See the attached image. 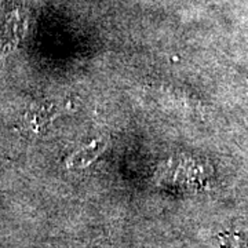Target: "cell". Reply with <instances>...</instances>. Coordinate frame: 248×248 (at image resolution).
Masks as SVG:
<instances>
[{
    "label": "cell",
    "mask_w": 248,
    "mask_h": 248,
    "mask_svg": "<svg viewBox=\"0 0 248 248\" xmlns=\"http://www.w3.org/2000/svg\"><path fill=\"white\" fill-rule=\"evenodd\" d=\"M105 149H107V143L104 142V140H94L84 148L72 153L66 160V164L71 169H84L93 164L105 152Z\"/></svg>",
    "instance_id": "1"
},
{
    "label": "cell",
    "mask_w": 248,
    "mask_h": 248,
    "mask_svg": "<svg viewBox=\"0 0 248 248\" xmlns=\"http://www.w3.org/2000/svg\"><path fill=\"white\" fill-rule=\"evenodd\" d=\"M221 248H246L244 243L237 234H223L221 236Z\"/></svg>",
    "instance_id": "2"
}]
</instances>
